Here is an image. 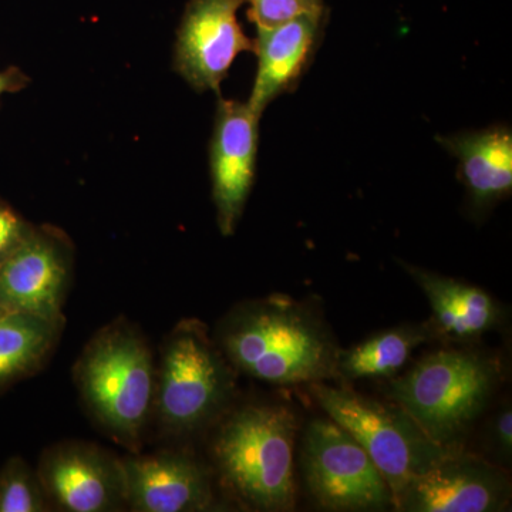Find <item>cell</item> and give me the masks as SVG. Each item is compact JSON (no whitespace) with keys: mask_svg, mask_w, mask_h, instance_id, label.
<instances>
[{"mask_svg":"<svg viewBox=\"0 0 512 512\" xmlns=\"http://www.w3.org/2000/svg\"><path fill=\"white\" fill-rule=\"evenodd\" d=\"M218 348L232 366L265 383L313 384L338 376L340 349L328 326L289 296L238 306L220 325Z\"/></svg>","mask_w":512,"mask_h":512,"instance_id":"cell-1","label":"cell"},{"mask_svg":"<svg viewBox=\"0 0 512 512\" xmlns=\"http://www.w3.org/2000/svg\"><path fill=\"white\" fill-rule=\"evenodd\" d=\"M298 421L288 407L249 404L229 414L212 441L222 483L256 511H288L295 504Z\"/></svg>","mask_w":512,"mask_h":512,"instance_id":"cell-2","label":"cell"},{"mask_svg":"<svg viewBox=\"0 0 512 512\" xmlns=\"http://www.w3.org/2000/svg\"><path fill=\"white\" fill-rule=\"evenodd\" d=\"M84 403L114 439L140 444L156 399L157 369L143 336L124 323L97 333L74 367Z\"/></svg>","mask_w":512,"mask_h":512,"instance_id":"cell-3","label":"cell"},{"mask_svg":"<svg viewBox=\"0 0 512 512\" xmlns=\"http://www.w3.org/2000/svg\"><path fill=\"white\" fill-rule=\"evenodd\" d=\"M497 379V366L487 357L440 350L393 380L387 396L431 440L454 447L487 406Z\"/></svg>","mask_w":512,"mask_h":512,"instance_id":"cell-4","label":"cell"},{"mask_svg":"<svg viewBox=\"0 0 512 512\" xmlns=\"http://www.w3.org/2000/svg\"><path fill=\"white\" fill-rule=\"evenodd\" d=\"M227 357L198 320H184L165 342L157 372L161 424L171 433H191L224 410L234 392Z\"/></svg>","mask_w":512,"mask_h":512,"instance_id":"cell-5","label":"cell"},{"mask_svg":"<svg viewBox=\"0 0 512 512\" xmlns=\"http://www.w3.org/2000/svg\"><path fill=\"white\" fill-rule=\"evenodd\" d=\"M312 393L329 419L365 448L389 484L393 501L414 477L429 470L454 448L431 440L397 404L382 403L323 383H313Z\"/></svg>","mask_w":512,"mask_h":512,"instance_id":"cell-6","label":"cell"},{"mask_svg":"<svg viewBox=\"0 0 512 512\" xmlns=\"http://www.w3.org/2000/svg\"><path fill=\"white\" fill-rule=\"evenodd\" d=\"M306 484L330 511H382L393 493L365 448L332 419H316L306 429L302 454Z\"/></svg>","mask_w":512,"mask_h":512,"instance_id":"cell-7","label":"cell"},{"mask_svg":"<svg viewBox=\"0 0 512 512\" xmlns=\"http://www.w3.org/2000/svg\"><path fill=\"white\" fill-rule=\"evenodd\" d=\"M245 0H188L175 42L174 67L192 89L220 96L221 83L241 53L254 52L238 22Z\"/></svg>","mask_w":512,"mask_h":512,"instance_id":"cell-8","label":"cell"},{"mask_svg":"<svg viewBox=\"0 0 512 512\" xmlns=\"http://www.w3.org/2000/svg\"><path fill=\"white\" fill-rule=\"evenodd\" d=\"M511 485L497 467L471 454L448 451L394 498L406 512H497L510 505Z\"/></svg>","mask_w":512,"mask_h":512,"instance_id":"cell-9","label":"cell"},{"mask_svg":"<svg viewBox=\"0 0 512 512\" xmlns=\"http://www.w3.org/2000/svg\"><path fill=\"white\" fill-rule=\"evenodd\" d=\"M259 120L248 103L218 100L210 143L212 200L222 235H232L247 205L258 160Z\"/></svg>","mask_w":512,"mask_h":512,"instance_id":"cell-10","label":"cell"},{"mask_svg":"<svg viewBox=\"0 0 512 512\" xmlns=\"http://www.w3.org/2000/svg\"><path fill=\"white\" fill-rule=\"evenodd\" d=\"M40 483L50 505L67 512H109L126 507L119 458L89 443H62L40 461Z\"/></svg>","mask_w":512,"mask_h":512,"instance_id":"cell-11","label":"cell"},{"mask_svg":"<svg viewBox=\"0 0 512 512\" xmlns=\"http://www.w3.org/2000/svg\"><path fill=\"white\" fill-rule=\"evenodd\" d=\"M69 276V252L60 238L32 229L0 264V305L8 312L62 322Z\"/></svg>","mask_w":512,"mask_h":512,"instance_id":"cell-12","label":"cell"},{"mask_svg":"<svg viewBox=\"0 0 512 512\" xmlns=\"http://www.w3.org/2000/svg\"><path fill=\"white\" fill-rule=\"evenodd\" d=\"M120 464L131 511L198 512L214 504L210 474L188 454H133L121 458Z\"/></svg>","mask_w":512,"mask_h":512,"instance_id":"cell-13","label":"cell"},{"mask_svg":"<svg viewBox=\"0 0 512 512\" xmlns=\"http://www.w3.org/2000/svg\"><path fill=\"white\" fill-rule=\"evenodd\" d=\"M328 22L326 8L271 28H256L258 69L247 101L256 116L262 117L266 107L282 94L298 89L322 45Z\"/></svg>","mask_w":512,"mask_h":512,"instance_id":"cell-14","label":"cell"},{"mask_svg":"<svg viewBox=\"0 0 512 512\" xmlns=\"http://www.w3.org/2000/svg\"><path fill=\"white\" fill-rule=\"evenodd\" d=\"M437 141L458 161V178L477 210L493 207L512 191V130L497 124L461 131Z\"/></svg>","mask_w":512,"mask_h":512,"instance_id":"cell-15","label":"cell"},{"mask_svg":"<svg viewBox=\"0 0 512 512\" xmlns=\"http://www.w3.org/2000/svg\"><path fill=\"white\" fill-rule=\"evenodd\" d=\"M402 266L426 295L436 325L448 338L474 339L497 325L500 308L483 289L419 266Z\"/></svg>","mask_w":512,"mask_h":512,"instance_id":"cell-16","label":"cell"},{"mask_svg":"<svg viewBox=\"0 0 512 512\" xmlns=\"http://www.w3.org/2000/svg\"><path fill=\"white\" fill-rule=\"evenodd\" d=\"M431 338L430 326L417 323L384 330L353 348L339 350L336 372L348 380L392 377L406 365L413 350Z\"/></svg>","mask_w":512,"mask_h":512,"instance_id":"cell-17","label":"cell"},{"mask_svg":"<svg viewBox=\"0 0 512 512\" xmlns=\"http://www.w3.org/2000/svg\"><path fill=\"white\" fill-rule=\"evenodd\" d=\"M62 322L22 312L0 318V384L35 370L59 338Z\"/></svg>","mask_w":512,"mask_h":512,"instance_id":"cell-18","label":"cell"},{"mask_svg":"<svg viewBox=\"0 0 512 512\" xmlns=\"http://www.w3.org/2000/svg\"><path fill=\"white\" fill-rule=\"evenodd\" d=\"M50 510L39 474L22 458H10L0 470V512H45Z\"/></svg>","mask_w":512,"mask_h":512,"instance_id":"cell-19","label":"cell"},{"mask_svg":"<svg viewBox=\"0 0 512 512\" xmlns=\"http://www.w3.org/2000/svg\"><path fill=\"white\" fill-rule=\"evenodd\" d=\"M248 18L255 28H271L308 13L328 8L325 0H245Z\"/></svg>","mask_w":512,"mask_h":512,"instance_id":"cell-20","label":"cell"},{"mask_svg":"<svg viewBox=\"0 0 512 512\" xmlns=\"http://www.w3.org/2000/svg\"><path fill=\"white\" fill-rule=\"evenodd\" d=\"M32 228L15 211L0 204V264L28 237Z\"/></svg>","mask_w":512,"mask_h":512,"instance_id":"cell-21","label":"cell"},{"mask_svg":"<svg viewBox=\"0 0 512 512\" xmlns=\"http://www.w3.org/2000/svg\"><path fill=\"white\" fill-rule=\"evenodd\" d=\"M491 439L494 441L495 450L505 460H510L512 451V412L510 406H504L498 412L491 427Z\"/></svg>","mask_w":512,"mask_h":512,"instance_id":"cell-22","label":"cell"},{"mask_svg":"<svg viewBox=\"0 0 512 512\" xmlns=\"http://www.w3.org/2000/svg\"><path fill=\"white\" fill-rule=\"evenodd\" d=\"M26 79L16 70H9V72H0V96L3 93L15 92L25 84Z\"/></svg>","mask_w":512,"mask_h":512,"instance_id":"cell-23","label":"cell"},{"mask_svg":"<svg viewBox=\"0 0 512 512\" xmlns=\"http://www.w3.org/2000/svg\"><path fill=\"white\" fill-rule=\"evenodd\" d=\"M6 312H8V311H6V309L3 308L2 305H0V318H2V316L5 315Z\"/></svg>","mask_w":512,"mask_h":512,"instance_id":"cell-24","label":"cell"}]
</instances>
